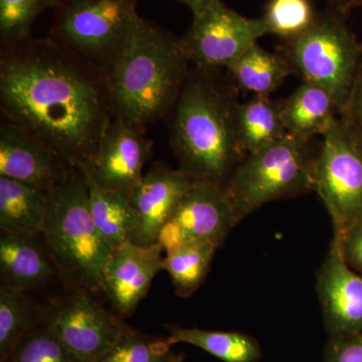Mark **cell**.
Returning <instances> with one entry per match:
<instances>
[{"instance_id":"6da1fadb","label":"cell","mask_w":362,"mask_h":362,"mask_svg":"<svg viewBox=\"0 0 362 362\" xmlns=\"http://www.w3.org/2000/svg\"><path fill=\"white\" fill-rule=\"evenodd\" d=\"M0 110L86 168L115 117L110 75L51 37H30L0 52Z\"/></svg>"},{"instance_id":"7a4b0ae2","label":"cell","mask_w":362,"mask_h":362,"mask_svg":"<svg viewBox=\"0 0 362 362\" xmlns=\"http://www.w3.org/2000/svg\"><path fill=\"white\" fill-rule=\"evenodd\" d=\"M237 86L223 70L192 66L169 119V139L181 171L226 187L246 157L237 131Z\"/></svg>"},{"instance_id":"3957f363","label":"cell","mask_w":362,"mask_h":362,"mask_svg":"<svg viewBox=\"0 0 362 362\" xmlns=\"http://www.w3.org/2000/svg\"><path fill=\"white\" fill-rule=\"evenodd\" d=\"M190 64L180 37L138 16L110 71L115 116L146 128L170 113Z\"/></svg>"},{"instance_id":"277c9868","label":"cell","mask_w":362,"mask_h":362,"mask_svg":"<svg viewBox=\"0 0 362 362\" xmlns=\"http://www.w3.org/2000/svg\"><path fill=\"white\" fill-rule=\"evenodd\" d=\"M40 235L69 284L89 292L102 290L103 271L114 250L93 218L82 169L71 168L65 180L49 192Z\"/></svg>"},{"instance_id":"5b68a950","label":"cell","mask_w":362,"mask_h":362,"mask_svg":"<svg viewBox=\"0 0 362 362\" xmlns=\"http://www.w3.org/2000/svg\"><path fill=\"white\" fill-rule=\"evenodd\" d=\"M317 154L311 140L287 135L245 157L225 187L237 223L268 202L314 192Z\"/></svg>"},{"instance_id":"8992f818","label":"cell","mask_w":362,"mask_h":362,"mask_svg":"<svg viewBox=\"0 0 362 362\" xmlns=\"http://www.w3.org/2000/svg\"><path fill=\"white\" fill-rule=\"evenodd\" d=\"M286 58L305 82L325 88L341 113L362 63V44L346 18L329 8L295 39L286 42Z\"/></svg>"},{"instance_id":"52a82bcc","label":"cell","mask_w":362,"mask_h":362,"mask_svg":"<svg viewBox=\"0 0 362 362\" xmlns=\"http://www.w3.org/2000/svg\"><path fill=\"white\" fill-rule=\"evenodd\" d=\"M137 0H61L49 37L110 71L136 18Z\"/></svg>"},{"instance_id":"ba28073f","label":"cell","mask_w":362,"mask_h":362,"mask_svg":"<svg viewBox=\"0 0 362 362\" xmlns=\"http://www.w3.org/2000/svg\"><path fill=\"white\" fill-rule=\"evenodd\" d=\"M315 162V188L341 233L362 218V134L342 117L322 135Z\"/></svg>"},{"instance_id":"9c48e42d","label":"cell","mask_w":362,"mask_h":362,"mask_svg":"<svg viewBox=\"0 0 362 362\" xmlns=\"http://www.w3.org/2000/svg\"><path fill=\"white\" fill-rule=\"evenodd\" d=\"M266 35L270 33L263 18H247L220 0L194 16L180 42L192 66L226 70Z\"/></svg>"},{"instance_id":"30bf717a","label":"cell","mask_w":362,"mask_h":362,"mask_svg":"<svg viewBox=\"0 0 362 362\" xmlns=\"http://www.w3.org/2000/svg\"><path fill=\"white\" fill-rule=\"evenodd\" d=\"M40 324L80 362H97L116 341L125 323L105 310L89 291L75 289L52 301L42 311Z\"/></svg>"},{"instance_id":"8fae6325","label":"cell","mask_w":362,"mask_h":362,"mask_svg":"<svg viewBox=\"0 0 362 362\" xmlns=\"http://www.w3.org/2000/svg\"><path fill=\"white\" fill-rule=\"evenodd\" d=\"M237 225L225 187L194 180L161 228L157 244L163 252L194 243L221 246Z\"/></svg>"},{"instance_id":"7c38bea8","label":"cell","mask_w":362,"mask_h":362,"mask_svg":"<svg viewBox=\"0 0 362 362\" xmlns=\"http://www.w3.org/2000/svg\"><path fill=\"white\" fill-rule=\"evenodd\" d=\"M145 133V127L114 117L100 140L96 154L81 168L99 187L130 194L142 180L143 168L152 157L153 143Z\"/></svg>"},{"instance_id":"4fadbf2b","label":"cell","mask_w":362,"mask_h":362,"mask_svg":"<svg viewBox=\"0 0 362 362\" xmlns=\"http://www.w3.org/2000/svg\"><path fill=\"white\" fill-rule=\"evenodd\" d=\"M73 168L44 140L2 119L0 176L49 192Z\"/></svg>"},{"instance_id":"5bb4252c","label":"cell","mask_w":362,"mask_h":362,"mask_svg":"<svg viewBox=\"0 0 362 362\" xmlns=\"http://www.w3.org/2000/svg\"><path fill=\"white\" fill-rule=\"evenodd\" d=\"M190 176L156 161L130 194L135 226L130 242L139 246L157 244L161 228L194 182Z\"/></svg>"},{"instance_id":"9a60e30c","label":"cell","mask_w":362,"mask_h":362,"mask_svg":"<svg viewBox=\"0 0 362 362\" xmlns=\"http://www.w3.org/2000/svg\"><path fill=\"white\" fill-rule=\"evenodd\" d=\"M316 288L330 337L362 331V276L347 265L335 237L319 268Z\"/></svg>"},{"instance_id":"2e32d148","label":"cell","mask_w":362,"mask_h":362,"mask_svg":"<svg viewBox=\"0 0 362 362\" xmlns=\"http://www.w3.org/2000/svg\"><path fill=\"white\" fill-rule=\"evenodd\" d=\"M158 244L139 246L127 240L114 251L103 271L102 291L119 315H132L146 296L163 258Z\"/></svg>"},{"instance_id":"e0dca14e","label":"cell","mask_w":362,"mask_h":362,"mask_svg":"<svg viewBox=\"0 0 362 362\" xmlns=\"http://www.w3.org/2000/svg\"><path fill=\"white\" fill-rule=\"evenodd\" d=\"M61 275L40 233L0 232V287L28 293Z\"/></svg>"},{"instance_id":"ac0fdd59","label":"cell","mask_w":362,"mask_h":362,"mask_svg":"<svg viewBox=\"0 0 362 362\" xmlns=\"http://www.w3.org/2000/svg\"><path fill=\"white\" fill-rule=\"evenodd\" d=\"M340 116L339 108L325 88L314 83H302L282 102V117L287 134L310 141L322 136Z\"/></svg>"},{"instance_id":"d6986e66","label":"cell","mask_w":362,"mask_h":362,"mask_svg":"<svg viewBox=\"0 0 362 362\" xmlns=\"http://www.w3.org/2000/svg\"><path fill=\"white\" fill-rule=\"evenodd\" d=\"M237 131L245 156L280 141L287 136L282 117V102L255 95L237 105Z\"/></svg>"},{"instance_id":"ffe728a7","label":"cell","mask_w":362,"mask_h":362,"mask_svg":"<svg viewBox=\"0 0 362 362\" xmlns=\"http://www.w3.org/2000/svg\"><path fill=\"white\" fill-rule=\"evenodd\" d=\"M49 192L0 176V228L40 233L49 209Z\"/></svg>"},{"instance_id":"44dd1931","label":"cell","mask_w":362,"mask_h":362,"mask_svg":"<svg viewBox=\"0 0 362 362\" xmlns=\"http://www.w3.org/2000/svg\"><path fill=\"white\" fill-rule=\"evenodd\" d=\"M226 71L237 88L258 96H269L294 73L285 56L266 51L258 42L226 66Z\"/></svg>"},{"instance_id":"7402d4cb","label":"cell","mask_w":362,"mask_h":362,"mask_svg":"<svg viewBox=\"0 0 362 362\" xmlns=\"http://www.w3.org/2000/svg\"><path fill=\"white\" fill-rule=\"evenodd\" d=\"M83 173L89 188L93 218L100 233L115 251L129 240L134 230L135 216L130 204V194L99 187L84 170Z\"/></svg>"},{"instance_id":"603a6c76","label":"cell","mask_w":362,"mask_h":362,"mask_svg":"<svg viewBox=\"0 0 362 362\" xmlns=\"http://www.w3.org/2000/svg\"><path fill=\"white\" fill-rule=\"evenodd\" d=\"M173 345L187 343L223 362H258L261 347L255 338L233 331H214L168 325Z\"/></svg>"},{"instance_id":"cb8c5ba5","label":"cell","mask_w":362,"mask_h":362,"mask_svg":"<svg viewBox=\"0 0 362 362\" xmlns=\"http://www.w3.org/2000/svg\"><path fill=\"white\" fill-rule=\"evenodd\" d=\"M42 311L25 293L0 287V362L11 358L23 338L40 323Z\"/></svg>"},{"instance_id":"d4e9b609","label":"cell","mask_w":362,"mask_h":362,"mask_svg":"<svg viewBox=\"0 0 362 362\" xmlns=\"http://www.w3.org/2000/svg\"><path fill=\"white\" fill-rule=\"evenodd\" d=\"M218 247L211 242L194 243L165 252L162 269L170 276L178 296H192L201 287Z\"/></svg>"},{"instance_id":"484cf974","label":"cell","mask_w":362,"mask_h":362,"mask_svg":"<svg viewBox=\"0 0 362 362\" xmlns=\"http://www.w3.org/2000/svg\"><path fill=\"white\" fill-rule=\"evenodd\" d=\"M173 345L168 337H151L124 324L116 341L97 362H165Z\"/></svg>"},{"instance_id":"4316f807","label":"cell","mask_w":362,"mask_h":362,"mask_svg":"<svg viewBox=\"0 0 362 362\" xmlns=\"http://www.w3.org/2000/svg\"><path fill=\"white\" fill-rule=\"evenodd\" d=\"M61 0H0V44L8 49L30 39L35 20Z\"/></svg>"},{"instance_id":"83f0119b","label":"cell","mask_w":362,"mask_h":362,"mask_svg":"<svg viewBox=\"0 0 362 362\" xmlns=\"http://www.w3.org/2000/svg\"><path fill=\"white\" fill-rule=\"evenodd\" d=\"M317 16L311 0H269L262 18L269 33L287 42L306 32Z\"/></svg>"},{"instance_id":"f1b7e54d","label":"cell","mask_w":362,"mask_h":362,"mask_svg":"<svg viewBox=\"0 0 362 362\" xmlns=\"http://www.w3.org/2000/svg\"><path fill=\"white\" fill-rule=\"evenodd\" d=\"M11 362H80L51 331L33 328L16 347Z\"/></svg>"},{"instance_id":"f546056e","label":"cell","mask_w":362,"mask_h":362,"mask_svg":"<svg viewBox=\"0 0 362 362\" xmlns=\"http://www.w3.org/2000/svg\"><path fill=\"white\" fill-rule=\"evenodd\" d=\"M324 362H362V331L330 337Z\"/></svg>"},{"instance_id":"4dcf8cb0","label":"cell","mask_w":362,"mask_h":362,"mask_svg":"<svg viewBox=\"0 0 362 362\" xmlns=\"http://www.w3.org/2000/svg\"><path fill=\"white\" fill-rule=\"evenodd\" d=\"M340 251L347 265L362 276V218L349 226L344 232L334 233Z\"/></svg>"},{"instance_id":"1f68e13d","label":"cell","mask_w":362,"mask_h":362,"mask_svg":"<svg viewBox=\"0 0 362 362\" xmlns=\"http://www.w3.org/2000/svg\"><path fill=\"white\" fill-rule=\"evenodd\" d=\"M340 117L349 121L362 134V63Z\"/></svg>"},{"instance_id":"d6a6232c","label":"cell","mask_w":362,"mask_h":362,"mask_svg":"<svg viewBox=\"0 0 362 362\" xmlns=\"http://www.w3.org/2000/svg\"><path fill=\"white\" fill-rule=\"evenodd\" d=\"M362 6V0H329V8L347 18L357 7Z\"/></svg>"},{"instance_id":"836d02e7","label":"cell","mask_w":362,"mask_h":362,"mask_svg":"<svg viewBox=\"0 0 362 362\" xmlns=\"http://www.w3.org/2000/svg\"><path fill=\"white\" fill-rule=\"evenodd\" d=\"M180 1L185 4L192 11L194 16L202 13V11H206L207 7L213 6L220 0H180Z\"/></svg>"},{"instance_id":"e575fe53","label":"cell","mask_w":362,"mask_h":362,"mask_svg":"<svg viewBox=\"0 0 362 362\" xmlns=\"http://www.w3.org/2000/svg\"><path fill=\"white\" fill-rule=\"evenodd\" d=\"M165 362H183V357L180 354H175L171 352L170 356Z\"/></svg>"},{"instance_id":"d590c367","label":"cell","mask_w":362,"mask_h":362,"mask_svg":"<svg viewBox=\"0 0 362 362\" xmlns=\"http://www.w3.org/2000/svg\"><path fill=\"white\" fill-rule=\"evenodd\" d=\"M6 362H11V361H7Z\"/></svg>"}]
</instances>
